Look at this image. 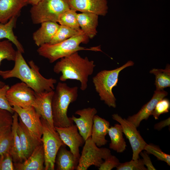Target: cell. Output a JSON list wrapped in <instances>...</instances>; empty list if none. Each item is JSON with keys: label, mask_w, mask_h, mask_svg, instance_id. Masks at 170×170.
I'll return each mask as SVG.
<instances>
[{"label": "cell", "mask_w": 170, "mask_h": 170, "mask_svg": "<svg viewBox=\"0 0 170 170\" xmlns=\"http://www.w3.org/2000/svg\"><path fill=\"white\" fill-rule=\"evenodd\" d=\"M20 52L17 50L15 63L11 70L2 71L0 76L6 79L16 78L25 83L37 93L50 91L55 89L56 79L47 78L40 73L39 67L32 60L27 64Z\"/></svg>", "instance_id": "1"}, {"label": "cell", "mask_w": 170, "mask_h": 170, "mask_svg": "<svg viewBox=\"0 0 170 170\" xmlns=\"http://www.w3.org/2000/svg\"><path fill=\"white\" fill-rule=\"evenodd\" d=\"M95 65L93 60L88 57L83 58L78 52L60 59L54 65V72L61 73L60 80L65 82L69 79L79 81L81 83L80 89L85 90L88 87L89 76L93 73Z\"/></svg>", "instance_id": "2"}, {"label": "cell", "mask_w": 170, "mask_h": 170, "mask_svg": "<svg viewBox=\"0 0 170 170\" xmlns=\"http://www.w3.org/2000/svg\"><path fill=\"white\" fill-rule=\"evenodd\" d=\"M78 96V88L70 87L65 82H59L52 100L53 119L54 127L71 125L73 121L67 116L68 107L75 101Z\"/></svg>", "instance_id": "3"}, {"label": "cell", "mask_w": 170, "mask_h": 170, "mask_svg": "<svg viewBox=\"0 0 170 170\" xmlns=\"http://www.w3.org/2000/svg\"><path fill=\"white\" fill-rule=\"evenodd\" d=\"M89 39L82 32L56 44H43L39 47L37 51L39 55L47 59L50 63L80 50L102 52L100 45L88 48L80 46L81 43H87Z\"/></svg>", "instance_id": "4"}, {"label": "cell", "mask_w": 170, "mask_h": 170, "mask_svg": "<svg viewBox=\"0 0 170 170\" xmlns=\"http://www.w3.org/2000/svg\"><path fill=\"white\" fill-rule=\"evenodd\" d=\"M134 63L129 60L122 66L115 69L102 70L93 78L95 89L100 99L109 107H116V99L112 91L117 86L120 72L125 68L133 66Z\"/></svg>", "instance_id": "5"}, {"label": "cell", "mask_w": 170, "mask_h": 170, "mask_svg": "<svg viewBox=\"0 0 170 170\" xmlns=\"http://www.w3.org/2000/svg\"><path fill=\"white\" fill-rule=\"evenodd\" d=\"M70 8L67 0H41L32 6L30 13L35 24L48 21L58 23L61 15Z\"/></svg>", "instance_id": "6"}, {"label": "cell", "mask_w": 170, "mask_h": 170, "mask_svg": "<svg viewBox=\"0 0 170 170\" xmlns=\"http://www.w3.org/2000/svg\"><path fill=\"white\" fill-rule=\"evenodd\" d=\"M41 120L43 128L41 140L44 153V170H54L58 151L62 145L65 144L55 128L42 117H41Z\"/></svg>", "instance_id": "7"}, {"label": "cell", "mask_w": 170, "mask_h": 170, "mask_svg": "<svg viewBox=\"0 0 170 170\" xmlns=\"http://www.w3.org/2000/svg\"><path fill=\"white\" fill-rule=\"evenodd\" d=\"M79 159L76 170H87L92 165L99 167L104 160L111 155L110 150L106 148H99L91 137L85 141Z\"/></svg>", "instance_id": "8"}, {"label": "cell", "mask_w": 170, "mask_h": 170, "mask_svg": "<svg viewBox=\"0 0 170 170\" xmlns=\"http://www.w3.org/2000/svg\"><path fill=\"white\" fill-rule=\"evenodd\" d=\"M36 93L25 83H16L7 91L6 97L9 105L23 108L34 106L35 103Z\"/></svg>", "instance_id": "9"}, {"label": "cell", "mask_w": 170, "mask_h": 170, "mask_svg": "<svg viewBox=\"0 0 170 170\" xmlns=\"http://www.w3.org/2000/svg\"><path fill=\"white\" fill-rule=\"evenodd\" d=\"M112 118L121 125L123 133L128 140L133 150L132 159L137 161L140 152L147 144L136 127L127 119L122 118L117 114L112 115Z\"/></svg>", "instance_id": "10"}, {"label": "cell", "mask_w": 170, "mask_h": 170, "mask_svg": "<svg viewBox=\"0 0 170 170\" xmlns=\"http://www.w3.org/2000/svg\"><path fill=\"white\" fill-rule=\"evenodd\" d=\"M13 110L18 115L22 122L26 126L31 135L36 139L41 141L42 134V125L41 116L33 106L26 108L14 106Z\"/></svg>", "instance_id": "11"}, {"label": "cell", "mask_w": 170, "mask_h": 170, "mask_svg": "<svg viewBox=\"0 0 170 170\" xmlns=\"http://www.w3.org/2000/svg\"><path fill=\"white\" fill-rule=\"evenodd\" d=\"M54 128L64 143L69 147L75 158L79 160V147L85 141L78 132L76 125L73 124L68 127H55Z\"/></svg>", "instance_id": "12"}, {"label": "cell", "mask_w": 170, "mask_h": 170, "mask_svg": "<svg viewBox=\"0 0 170 170\" xmlns=\"http://www.w3.org/2000/svg\"><path fill=\"white\" fill-rule=\"evenodd\" d=\"M97 112L94 107H88L76 110L75 113L80 116L76 117L72 115L70 117L77 126L79 133L85 141L91 137L93 119Z\"/></svg>", "instance_id": "13"}, {"label": "cell", "mask_w": 170, "mask_h": 170, "mask_svg": "<svg viewBox=\"0 0 170 170\" xmlns=\"http://www.w3.org/2000/svg\"><path fill=\"white\" fill-rule=\"evenodd\" d=\"M70 8L82 13L105 16L108 9L107 0H67Z\"/></svg>", "instance_id": "14"}, {"label": "cell", "mask_w": 170, "mask_h": 170, "mask_svg": "<svg viewBox=\"0 0 170 170\" xmlns=\"http://www.w3.org/2000/svg\"><path fill=\"white\" fill-rule=\"evenodd\" d=\"M167 94V92L164 90H156L151 99L143 105L137 113L129 116L127 119V120L136 127H138L142 120H147L151 115L157 103L166 96Z\"/></svg>", "instance_id": "15"}, {"label": "cell", "mask_w": 170, "mask_h": 170, "mask_svg": "<svg viewBox=\"0 0 170 170\" xmlns=\"http://www.w3.org/2000/svg\"><path fill=\"white\" fill-rule=\"evenodd\" d=\"M54 90L45 91L35 94V103L34 108L36 111L49 125L54 128L53 119L52 100Z\"/></svg>", "instance_id": "16"}, {"label": "cell", "mask_w": 170, "mask_h": 170, "mask_svg": "<svg viewBox=\"0 0 170 170\" xmlns=\"http://www.w3.org/2000/svg\"><path fill=\"white\" fill-rule=\"evenodd\" d=\"M44 153L42 143L37 146L31 155L23 162L14 163L15 170H44Z\"/></svg>", "instance_id": "17"}, {"label": "cell", "mask_w": 170, "mask_h": 170, "mask_svg": "<svg viewBox=\"0 0 170 170\" xmlns=\"http://www.w3.org/2000/svg\"><path fill=\"white\" fill-rule=\"evenodd\" d=\"M17 132L20 138L21 148L25 160L31 155L36 148L42 143L31 135L19 117Z\"/></svg>", "instance_id": "18"}, {"label": "cell", "mask_w": 170, "mask_h": 170, "mask_svg": "<svg viewBox=\"0 0 170 170\" xmlns=\"http://www.w3.org/2000/svg\"><path fill=\"white\" fill-rule=\"evenodd\" d=\"M28 0H0V23L5 24L14 17H17Z\"/></svg>", "instance_id": "19"}, {"label": "cell", "mask_w": 170, "mask_h": 170, "mask_svg": "<svg viewBox=\"0 0 170 170\" xmlns=\"http://www.w3.org/2000/svg\"><path fill=\"white\" fill-rule=\"evenodd\" d=\"M109 122L97 115L93 119L91 137L96 145L100 147L106 144L108 141L105 139L110 128Z\"/></svg>", "instance_id": "20"}, {"label": "cell", "mask_w": 170, "mask_h": 170, "mask_svg": "<svg viewBox=\"0 0 170 170\" xmlns=\"http://www.w3.org/2000/svg\"><path fill=\"white\" fill-rule=\"evenodd\" d=\"M60 25L53 21H45L41 23L40 27L33 34V39L38 46L48 43L59 28Z\"/></svg>", "instance_id": "21"}, {"label": "cell", "mask_w": 170, "mask_h": 170, "mask_svg": "<svg viewBox=\"0 0 170 170\" xmlns=\"http://www.w3.org/2000/svg\"><path fill=\"white\" fill-rule=\"evenodd\" d=\"M66 145H62L57 153L55 160L57 170H76L79 160L76 159L72 153L68 150Z\"/></svg>", "instance_id": "22"}, {"label": "cell", "mask_w": 170, "mask_h": 170, "mask_svg": "<svg viewBox=\"0 0 170 170\" xmlns=\"http://www.w3.org/2000/svg\"><path fill=\"white\" fill-rule=\"evenodd\" d=\"M98 16L96 14L88 13L77 14V19L79 26L89 38H93L97 34Z\"/></svg>", "instance_id": "23"}, {"label": "cell", "mask_w": 170, "mask_h": 170, "mask_svg": "<svg viewBox=\"0 0 170 170\" xmlns=\"http://www.w3.org/2000/svg\"><path fill=\"white\" fill-rule=\"evenodd\" d=\"M13 117V122L11 128L12 140L9 152L14 163L20 162L24 161L25 159L21 148L20 138L17 132L19 120L18 114L14 112Z\"/></svg>", "instance_id": "24"}, {"label": "cell", "mask_w": 170, "mask_h": 170, "mask_svg": "<svg viewBox=\"0 0 170 170\" xmlns=\"http://www.w3.org/2000/svg\"><path fill=\"white\" fill-rule=\"evenodd\" d=\"M110 139L109 148L118 153L123 152L127 146L123 137L122 127L120 124H116L110 127L108 133Z\"/></svg>", "instance_id": "25"}, {"label": "cell", "mask_w": 170, "mask_h": 170, "mask_svg": "<svg viewBox=\"0 0 170 170\" xmlns=\"http://www.w3.org/2000/svg\"><path fill=\"white\" fill-rule=\"evenodd\" d=\"M17 17H12L6 23H0V39H7L15 45L17 50L24 53L25 51L23 47L14 34L13 31L16 25Z\"/></svg>", "instance_id": "26"}, {"label": "cell", "mask_w": 170, "mask_h": 170, "mask_svg": "<svg viewBox=\"0 0 170 170\" xmlns=\"http://www.w3.org/2000/svg\"><path fill=\"white\" fill-rule=\"evenodd\" d=\"M150 73L155 76L156 90H162L170 87V65L167 64L165 69L154 68Z\"/></svg>", "instance_id": "27"}, {"label": "cell", "mask_w": 170, "mask_h": 170, "mask_svg": "<svg viewBox=\"0 0 170 170\" xmlns=\"http://www.w3.org/2000/svg\"><path fill=\"white\" fill-rule=\"evenodd\" d=\"M76 11L70 8L63 13L60 17L58 23L78 31H82L79 25Z\"/></svg>", "instance_id": "28"}, {"label": "cell", "mask_w": 170, "mask_h": 170, "mask_svg": "<svg viewBox=\"0 0 170 170\" xmlns=\"http://www.w3.org/2000/svg\"><path fill=\"white\" fill-rule=\"evenodd\" d=\"M82 32L78 31L68 27L60 25L48 44H54L61 42Z\"/></svg>", "instance_id": "29"}, {"label": "cell", "mask_w": 170, "mask_h": 170, "mask_svg": "<svg viewBox=\"0 0 170 170\" xmlns=\"http://www.w3.org/2000/svg\"><path fill=\"white\" fill-rule=\"evenodd\" d=\"M12 43L8 40H0V66L4 60L14 61L17 51L14 48Z\"/></svg>", "instance_id": "30"}, {"label": "cell", "mask_w": 170, "mask_h": 170, "mask_svg": "<svg viewBox=\"0 0 170 170\" xmlns=\"http://www.w3.org/2000/svg\"><path fill=\"white\" fill-rule=\"evenodd\" d=\"M13 114L9 111L0 108V137L11 129Z\"/></svg>", "instance_id": "31"}, {"label": "cell", "mask_w": 170, "mask_h": 170, "mask_svg": "<svg viewBox=\"0 0 170 170\" xmlns=\"http://www.w3.org/2000/svg\"><path fill=\"white\" fill-rule=\"evenodd\" d=\"M144 150L149 154H151L155 156L160 161L166 162L167 164L170 166V156L164 152L159 146L152 144H146Z\"/></svg>", "instance_id": "32"}, {"label": "cell", "mask_w": 170, "mask_h": 170, "mask_svg": "<svg viewBox=\"0 0 170 170\" xmlns=\"http://www.w3.org/2000/svg\"><path fill=\"white\" fill-rule=\"evenodd\" d=\"M117 170H147L143 160L139 158L137 161L132 160L123 163H120L116 167Z\"/></svg>", "instance_id": "33"}, {"label": "cell", "mask_w": 170, "mask_h": 170, "mask_svg": "<svg viewBox=\"0 0 170 170\" xmlns=\"http://www.w3.org/2000/svg\"><path fill=\"white\" fill-rule=\"evenodd\" d=\"M170 108L169 100L164 98L157 103L151 115L153 116L155 120H157L161 115L168 112Z\"/></svg>", "instance_id": "34"}, {"label": "cell", "mask_w": 170, "mask_h": 170, "mask_svg": "<svg viewBox=\"0 0 170 170\" xmlns=\"http://www.w3.org/2000/svg\"><path fill=\"white\" fill-rule=\"evenodd\" d=\"M12 140L11 129L8 131L0 137V155L7 152H9Z\"/></svg>", "instance_id": "35"}, {"label": "cell", "mask_w": 170, "mask_h": 170, "mask_svg": "<svg viewBox=\"0 0 170 170\" xmlns=\"http://www.w3.org/2000/svg\"><path fill=\"white\" fill-rule=\"evenodd\" d=\"M12 157L9 152L0 155V170H15Z\"/></svg>", "instance_id": "36"}, {"label": "cell", "mask_w": 170, "mask_h": 170, "mask_svg": "<svg viewBox=\"0 0 170 170\" xmlns=\"http://www.w3.org/2000/svg\"><path fill=\"white\" fill-rule=\"evenodd\" d=\"M9 87L8 85L5 84L0 88V108L7 110L13 114L14 111L9 104L6 97L7 91Z\"/></svg>", "instance_id": "37"}, {"label": "cell", "mask_w": 170, "mask_h": 170, "mask_svg": "<svg viewBox=\"0 0 170 170\" xmlns=\"http://www.w3.org/2000/svg\"><path fill=\"white\" fill-rule=\"evenodd\" d=\"M98 168L99 170H111L116 167L120 164L119 159L115 156L111 155Z\"/></svg>", "instance_id": "38"}, {"label": "cell", "mask_w": 170, "mask_h": 170, "mask_svg": "<svg viewBox=\"0 0 170 170\" xmlns=\"http://www.w3.org/2000/svg\"><path fill=\"white\" fill-rule=\"evenodd\" d=\"M139 154L143 158L142 159L144 165L147 167V170H156V169L154 167L151 159L148 155V154L145 151L143 152L141 151Z\"/></svg>", "instance_id": "39"}, {"label": "cell", "mask_w": 170, "mask_h": 170, "mask_svg": "<svg viewBox=\"0 0 170 170\" xmlns=\"http://www.w3.org/2000/svg\"><path fill=\"white\" fill-rule=\"evenodd\" d=\"M170 124V118L169 117L167 119L161 121L156 124L154 126V128L158 131L161 130L163 128L169 126Z\"/></svg>", "instance_id": "40"}, {"label": "cell", "mask_w": 170, "mask_h": 170, "mask_svg": "<svg viewBox=\"0 0 170 170\" xmlns=\"http://www.w3.org/2000/svg\"><path fill=\"white\" fill-rule=\"evenodd\" d=\"M41 0H28V4L34 6L37 4Z\"/></svg>", "instance_id": "41"}, {"label": "cell", "mask_w": 170, "mask_h": 170, "mask_svg": "<svg viewBox=\"0 0 170 170\" xmlns=\"http://www.w3.org/2000/svg\"><path fill=\"white\" fill-rule=\"evenodd\" d=\"M5 84V83L4 82L0 80V88L3 87Z\"/></svg>", "instance_id": "42"}]
</instances>
